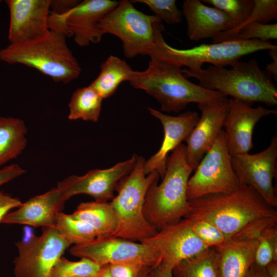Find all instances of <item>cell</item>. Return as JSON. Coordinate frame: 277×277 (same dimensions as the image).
<instances>
[{
    "label": "cell",
    "instance_id": "46",
    "mask_svg": "<svg viewBox=\"0 0 277 277\" xmlns=\"http://www.w3.org/2000/svg\"><path fill=\"white\" fill-rule=\"evenodd\" d=\"M1 2H2V1L0 0V4H1Z\"/></svg>",
    "mask_w": 277,
    "mask_h": 277
},
{
    "label": "cell",
    "instance_id": "38",
    "mask_svg": "<svg viewBox=\"0 0 277 277\" xmlns=\"http://www.w3.org/2000/svg\"><path fill=\"white\" fill-rule=\"evenodd\" d=\"M26 170L17 164H11L0 169V186L23 175Z\"/></svg>",
    "mask_w": 277,
    "mask_h": 277
},
{
    "label": "cell",
    "instance_id": "19",
    "mask_svg": "<svg viewBox=\"0 0 277 277\" xmlns=\"http://www.w3.org/2000/svg\"><path fill=\"white\" fill-rule=\"evenodd\" d=\"M118 2L112 0H85L63 15L74 42L81 47L99 43L103 36L99 28L100 23Z\"/></svg>",
    "mask_w": 277,
    "mask_h": 277
},
{
    "label": "cell",
    "instance_id": "42",
    "mask_svg": "<svg viewBox=\"0 0 277 277\" xmlns=\"http://www.w3.org/2000/svg\"><path fill=\"white\" fill-rule=\"evenodd\" d=\"M150 277H173L172 269L159 265L151 270Z\"/></svg>",
    "mask_w": 277,
    "mask_h": 277
},
{
    "label": "cell",
    "instance_id": "1",
    "mask_svg": "<svg viewBox=\"0 0 277 277\" xmlns=\"http://www.w3.org/2000/svg\"><path fill=\"white\" fill-rule=\"evenodd\" d=\"M185 217L204 220L217 227L226 241L258 238L277 225V211L252 187L241 184L227 194H213L188 201Z\"/></svg>",
    "mask_w": 277,
    "mask_h": 277
},
{
    "label": "cell",
    "instance_id": "5",
    "mask_svg": "<svg viewBox=\"0 0 277 277\" xmlns=\"http://www.w3.org/2000/svg\"><path fill=\"white\" fill-rule=\"evenodd\" d=\"M67 36L50 30L31 41L10 43L0 50V60L34 68L56 82L68 84L77 78L82 68L66 43Z\"/></svg>",
    "mask_w": 277,
    "mask_h": 277
},
{
    "label": "cell",
    "instance_id": "4",
    "mask_svg": "<svg viewBox=\"0 0 277 277\" xmlns=\"http://www.w3.org/2000/svg\"><path fill=\"white\" fill-rule=\"evenodd\" d=\"M193 171L187 160L186 145L182 143L168 155L161 183L154 182L146 194L144 215L157 231L178 222L188 213L187 188Z\"/></svg>",
    "mask_w": 277,
    "mask_h": 277
},
{
    "label": "cell",
    "instance_id": "32",
    "mask_svg": "<svg viewBox=\"0 0 277 277\" xmlns=\"http://www.w3.org/2000/svg\"><path fill=\"white\" fill-rule=\"evenodd\" d=\"M255 263L265 267L271 262H277V225L265 229L258 238Z\"/></svg>",
    "mask_w": 277,
    "mask_h": 277
},
{
    "label": "cell",
    "instance_id": "44",
    "mask_svg": "<svg viewBox=\"0 0 277 277\" xmlns=\"http://www.w3.org/2000/svg\"><path fill=\"white\" fill-rule=\"evenodd\" d=\"M97 277H111L108 268V265L102 267Z\"/></svg>",
    "mask_w": 277,
    "mask_h": 277
},
{
    "label": "cell",
    "instance_id": "33",
    "mask_svg": "<svg viewBox=\"0 0 277 277\" xmlns=\"http://www.w3.org/2000/svg\"><path fill=\"white\" fill-rule=\"evenodd\" d=\"M276 39V23L261 24L254 22L248 24L236 33L225 38L223 41L258 39L267 42H269L270 39Z\"/></svg>",
    "mask_w": 277,
    "mask_h": 277
},
{
    "label": "cell",
    "instance_id": "18",
    "mask_svg": "<svg viewBox=\"0 0 277 277\" xmlns=\"http://www.w3.org/2000/svg\"><path fill=\"white\" fill-rule=\"evenodd\" d=\"M147 109L150 114L162 123L164 136L158 151L145 161L144 171L148 174L155 171L162 179L166 171L169 153L185 141L200 117L195 111H187L177 116H171L152 108Z\"/></svg>",
    "mask_w": 277,
    "mask_h": 277
},
{
    "label": "cell",
    "instance_id": "41",
    "mask_svg": "<svg viewBox=\"0 0 277 277\" xmlns=\"http://www.w3.org/2000/svg\"><path fill=\"white\" fill-rule=\"evenodd\" d=\"M245 277H270L265 267L260 266L255 262L252 265Z\"/></svg>",
    "mask_w": 277,
    "mask_h": 277
},
{
    "label": "cell",
    "instance_id": "29",
    "mask_svg": "<svg viewBox=\"0 0 277 277\" xmlns=\"http://www.w3.org/2000/svg\"><path fill=\"white\" fill-rule=\"evenodd\" d=\"M254 5L251 13L246 21L240 26L230 30L219 33L212 38L213 43H218L236 33L249 24L256 22L268 24L277 19L276 0H253Z\"/></svg>",
    "mask_w": 277,
    "mask_h": 277
},
{
    "label": "cell",
    "instance_id": "3",
    "mask_svg": "<svg viewBox=\"0 0 277 277\" xmlns=\"http://www.w3.org/2000/svg\"><path fill=\"white\" fill-rule=\"evenodd\" d=\"M229 69L210 65L206 68L194 70L182 69L187 78L197 79L199 85L216 91L231 98L252 105L254 103L268 106L277 105V88L272 76L262 70L258 62L238 61Z\"/></svg>",
    "mask_w": 277,
    "mask_h": 277
},
{
    "label": "cell",
    "instance_id": "31",
    "mask_svg": "<svg viewBox=\"0 0 277 277\" xmlns=\"http://www.w3.org/2000/svg\"><path fill=\"white\" fill-rule=\"evenodd\" d=\"M202 2L224 12L232 21V29L246 21L254 5L253 0H203Z\"/></svg>",
    "mask_w": 277,
    "mask_h": 277
},
{
    "label": "cell",
    "instance_id": "13",
    "mask_svg": "<svg viewBox=\"0 0 277 277\" xmlns=\"http://www.w3.org/2000/svg\"><path fill=\"white\" fill-rule=\"evenodd\" d=\"M138 156L134 154L131 158L104 169L89 171L82 176L73 175L57 184L66 200L80 194L92 196L95 201L108 202L114 193L119 181L129 174L134 167Z\"/></svg>",
    "mask_w": 277,
    "mask_h": 277
},
{
    "label": "cell",
    "instance_id": "39",
    "mask_svg": "<svg viewBox=\"0 0 277 277\" xmlns=\"http://www.w3.org/2000/svg\"><path fill=\"white\" fill-rule=\"evenodd\" d=\"M80 2L79 0H51L50 12L59 15H65Z\"/></svg>",
    "mask_w": 277,
    "mask_h": 277
},
{
    "label": "cell",
    "instance_id": "15",
    "mask_svg": "<svg viewBox=\"0 0 277 277\" xmlns=\"http://www.w3.org/2000/svg\"><path fill=\"white\" fill-rule=\"evenodd\" d=\"M51 0H6L10 13L8 39L15 43L37 39L50 30Z\"/></svg>",
    "mask_w": 277,
    "mask_h": 277
},
{
    "label": "cell",
    "instance_id": "43",
    "mask_svg": "<svg viewBox=\"0 0 277 277\" xmlns=\"http://www.w3.org/2000/svg\"><path fill=\"white\" fill-rule=\"evenodd\" d=\"M270 277H277V262L272 261L265 267Z\"/></svg>",
    "mask_w": 277,
    "mask_h": 277
},
{
    "label": "cell",
    "instance_id": "24",
    "mask_svg": "<svg viewBox=\"0 0 277 277\" xmlns=\"http://www.w3.org/2000/svg\"><path fill=\"white\" fill-rule=\"evenodd\" d=\"M134 70L120 57L111 55L101 64L97 77L90 84L104 98L112 95L123 82L129 81Z\"/></svg>",
    "mask_w": 277,
    "mask_h": 277
},
{
    "label": "cell",
    "instance_id": "45",
    "mask_svg": "<svg viewBox=\"0 0 277 277\" xmlns=\"http://www.w3.org/2000/svg\"><path fill=\"white\" fill-rule=\"evenodd\" d=\"M152 268H147L140 274L139 277H150V271Z\"/></svg>",
    "mask_w": 277,
    "mask_h": 277
},
{
    "label": "cell",
    "instance_id": "23",
    "mask_svg": "<svg viewBox=\"0 0 277 277\" xmlns=\"http://www.w3.org/2000/svg\"><path fill=\"white\" fill-rule=\"evenodd\" d=\"M71 215L89 225L97 237L112 235L116 228L117 219L110 202H82Z\"/></svg>",
    "mask_w": 277,
    "mask_h": 277
},
{
    "label": "cell",
    "instance_id": "10",
    "mask_svg": "<svg viewBox=\"0 0 277 277\" xmlns=\"http://www.w3.org/2000/svg\"><path fill=\"white\" fill-rule=\"evenodd\" d=\"M69 251L74 256L89 259L101 266L128 264L153 269L161 262L155 251L148 245L111 235L98 236L86 244L74 245Z\"/></svg>",
    "mask_w": 277,
    "mask_h": 277
},
{
    "label": "cell",
    "instance_id": "37",
    "mask_svg": "<svg viewBox=\"0 0 277 277\" xmlns=\"http://www.w3.org/2000/svg\"><path fill=\"white\" fill-rule=\"evenodd\" d=\"M22 203L17 199L0 192V222L12 209L21 206Z\"/></svg>",
    "mask_w": 277,
    "mask_h": 277
},
{
    "label": "cell",
    "instance_id": "12",
    "mask_svg": "<svg viewBox=\"0 0 277 277\" xmlns=\"http://www.w3.org/2000/svg\"><path fill=\"white\" fill-rule=\"evenodd\" d=\"M277 136L260 152L231 155L232 168L240 185L254 188L271 207L276 209L277 197L273 185L276 176Z\"/></svg>",
    "mask_w": 277,
    "mask_h": 277
},
{
    "label": "cell",
    "instance_id": "8",
    "mask_svg": "<svg viewBox=\"0 0 277 277\" xmlns=\"http://www.w3.org/2000/svg\"><path fill=\"white\" fill-rule=\"evenodd\" d=\"M194 171L187 185L188 201L210 194L230 193L239 188L240 184L232 168L224 130Z\"/></svg>",
    "mask_w": 277,
    "mask_h": 277
},
{
    "label": "cell",
    "instance_id": "14",
    "mask_svg": "<svg viewBox=\"0 0 277 277\" xmlns=\"http://www.w3.org/2000/svg\"><path fill=\"white\" fill-rule=\"evenodd\" d=\"M142 243L155 251L160 265L172 269L179 262L209 248L194 233L191 220L187 217L162 228Z\"/></svg>",
    "mask_w": 277,
    "mask_h": 277
},
{
    "label": "cell",
    "instance_id": "22",
    "mask_svg": "<svg viewBox=\"0 0 277 277\" xmlns=\"http://www.w3.org/2000/svg\"><path fill=\"white\" fill-rule=\"evenodd\" d=\"M258 243V238L235 239L215 247L222 277H245L255 262Z\"/></svg>",
    "mask_w": 277,
    "mask_h": 277
},
{
    "label": "cell",
    "instance_id": "36",
    "mask_svg": "<svg viewBox=\"0 0 277 277\" xmlns=\"http://www.w3.org/2000/svg\"><path fill=\"white\" fill-rule=\"evenodd\" d=\"M108 268L111 277H139L145 269L149 267L135 264H114L108 265Z\"/></svg>",
    "mask_w": 277,
    "mask_h": 277
},
{
    "label": "cell",
    "instance_id": "40",
    "mask_svg": "<svg viewBox=\"0 0 277 277\" xmlns=\"http://www.w3.org/2000/svg\"><path fill=\"white\" fill-rule=\"evenodd\" d=\"M268 55L272 61L267 64L265 71L268 72L276 83L277 81V47L269 50Z\"/></svg>",
    "mask_w": 277,
    "mask_h": 277
},
{
    "label": "cell",
    "instance_id": "35",
    "mask_svg": "<svg viewBox=\"0 0 277 277\" xmlns=\"http://www.w3.org/2000/svg\"><path fill=\"white\" fill-rule=\"evenodd\" d=\"M190 220L194 233L208 247L219 246L226 241L223 232L212 223L204 220Z\"/></svg>",
    "mask_w": 277,
    "mask_h": 277
},
{
    "label": "cell",
    "instance_id": "21",
    "mask_svg": "<svg viewBox=\"0 0 277 277\" xmlns=\"http://www.w3.org/2000/svg\"><path fill=\"white\" fill-rule=\"evenodd\" d=\"M182 12L187 22V36L191 41L212 38L233 28L231 19L224 12L200 0H185Z\"/></svg>",
    "mask_w": 277,
    "mask_h": 277
},
{
    "label": "cell",
    "instance_id": "30",
    "mask_svg": "<svg viewBox=\"0 0 277 277\" xmlns=\"http://www.w3.org/2000/svg\"><path fill=\"white\" fill-rule=\"evenodd\" d=\"M102 267L86 258H81L78 261H72L61 256L53 266L50 276L51 277H96Z\"/></svg>",
    "mask_w": 277,
    "mask_h": 277
},
{
    "label": "cell",
    "instance_id": "27",
    "mask_svg": "<svg viewBox=\"0 0 277 277\" xmlns=\"http://www.w3.org/2000/svg\"><path fill=\"white\" fill-rule=\"evenodd\" d=\"M103 100L102 96L90 85L77 89L73 93L68 104V119L97 122Z\"/></svg>",
    "mask_w": 277,
    "mask_h": 277
},
{
    "label": "cell",
    "instance_id": "16",
    "mask_svg": "<svg viewBox=\"0 0 277 277\" xmlns=\"http://www.w3.org/2000/svg\"><path fill=\"white\" fill-rule=\"evenodd\" d=\"M197 106L201 116L185 140L187 160L193 171L223 130L229 99L221 102L200 104Z\"/></svg>",
    "mask_w": 277,
    "mask_h": 277
},
{
    "label": "cell",
    "instance_id": "6",
    "mask_svg": "<svg viewBox=\"0 0 277 277\" xmlns=\"http://www.w3.org/2000/svg\"><path fill=\"white\" fill-rule=\"evenodd\" d=\"M99 28L103 35L110 34L120 38L127 58L138 55L157 57L165 42L162 21L139 11L130 1H120L102 19Z\"/></svg>",
    "mask_w": 277,
    "mask_h": 277
},
{
    "label": "cell",
    "instance_id": "47",
    "mask_svg": "<svg viewBox=\"0 0 277 277\" xmlns=\"http://www.w3.org/2000/svg\"><path fill=\"white\" fill-rule=\"evenodd\" d=\"M97 277V276H96Z\"/></svg>",
    "mask_w": 277,
    "mask_h": 277
},
{
    "label": "cell",
    "instance_id": "25",
    "mask_svg": "<svg viewBox=\"0 0 277 277\" xmlns=\"http://www.w3.org/2000/svg\"><path fill=\"white\" fill-rule=\"evenodd\" d=\"M26 132L22 120L0 117V166L21 154L27 144Z\"/></svg>",
    "mask_w": 277,
    "mask_h": 277
},
{
    "label": "cell",
    "instance_id": "17",
    "mask_svg": "<svg viewBox=\"0 0 277 277\" xmlns=\"http://www.w3.org/2000/svg\"><path fill=\"white\" fill-rule=\"evenodd\" d=\"M252 106L231 98L229 99L224 131L231 155L248 153L253 146L252 134L256 124L263 117L277 113L275 109Z\"/></svg>",
    "mask_w": 277,
    "mask_h": 277
},
{
    "label": "cell",
    "instance_id": "26",
    "mask_svg": "<svg viewBox=\"0 0 277 277\" xmlns=\"http://www.w3.org/2000/svg\"><path fill=\"white\" fill-rule=\"evenodd\" d=\"M173 277H222L215 247H209L174 266Z\"/></svg>",
    "mask_w": 277,
    "mask_h": 277
},
{
    "label": "cell",
    "instance_id": "9",
    "mask_svg": "<svg viewBox=\"0 0 277 277\" xmlns=\"http://www.w3.org/2000/svg\"><path fill=\"white\" fill-rule=\"evenodd\" d=\"M165 46L162 58L191 70L202 68L205 63L224 67L240 61L242 57L247 54L277 47L270 42L258 39L203 44L185 49L172 47L167 43Z\"/></svg>",
    "mask_w": 277,
    "mask_h": 277
},
{
    "label": "cell",
    "instance_id": "7",
    "mask_svg": "<svg viewBox=\"0 0 277 277\" xmlns=\"http://www.w3.org/2000/svg\"><path fill=\"white\" fill-rule=\"evenodd\" d=\"M145 161L138 156L131 172L118 183L117 194L110 202L117 219L112 235L141 243L157 232L145 219L143 207L148 188L160 176L155 171L144 173Z\"/></svg>",
    "mask_w": 277,
    "mask_h": 277
},
{
    "label": "cell",
    "instance_id": "20",
    "mask_svg": "<svg viewBox=\"0 0 277 277\" xmlns=\"http://www.w3.org/2000/svg\"><path fill=\"white\" fill-rule=\"evenodd\" d=\"M66 199L56 187L35 196L14 211L8 213L0 223L25 225L34 227H55Z\"/></svg>",
    "mask_w": 277,
    "mask_h": 277
},
{
    "label": "cell",
    "instance_id": "28",
    "mask_svg": "<svg viewBox=\"0 0 277 277\" xmlns=\"http://www.w3.org/2000/svg\"><path fill=\"white\" fill-rule=\"evenodd\" d=\"M55 228L71 245L86 244L97 237L96 232L89 225L62 212L57 215Z\"/></svg>",
    "mask_w": 277,
    "mask_h": 277
},
{
    "label": "cell",
    "instance_id": "11",
    "mask_svg": "<svg viewBox=\"0 0 277 277\" xmlns=\"http://www.w3.org/2000/svg\"><path fill=\"white\" fill-rule=\"evenodd\" d=\"M18 255L14 264L15 277H51V270L71 244L55 227L43 228L39 236L15 243Z\"/></svg>",
    "mask_w": 277,
    "mask_h": 277
},
{
    "label": "cell",
    "instance_id": "2",
    "mask_svg": "<svg viewBox=\"0 0 277 277\" xmlns=\"http://www.w3.org/2000/svg\"><path fill=\"white\" fill-rule=\"evenodd\" d=\"M182 68L167 60L152 57L147 69L134 71L128 82L133 88L143 90L155 98L165 113H179L192 103L200 104L228 100L222 93L190 81L182 73Z\"/></svg>",
    "mask_w": 277,
    "mask_h": 277
},
{
    "label": "cell",
    "instance_id": "34",
    "mask_svg": "<svg viewBox=\"0 0 277 277\" xmlns=\"http://www.w3.org/2000/svg\"><path fill=\"white\" fill-rule=\"evenodd\" d=\"M132 3H142L147 6L162 21L174 25L182 21L183 14L176 6L175 0H133Z\"/></svg>",
    "mask_w": 277,
    "mask_h": 277
}]
</instances>
